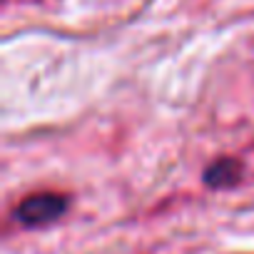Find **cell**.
<instances>
[{
  "mask_svg": "<svg viewBox=\"0 0 254 254\" xmlns=\"http://www.w3.org/2000/svg\"><path fill=\"white\" fill-rule=\"evenodd\" d=\"M65 209H67V197L55 194V192H43V194H33L23 199L15 207V219L25 227H40L63 217Z\"/></svg>",
  "mask_w": 254,
  "mask_h": 254,
  "instance_id": "obj_1",
  "label": "cell"
},
{
  "mask_svg": "<svg viewBox=\"0 0 254 254\" xmlns=\"http://www.w3.org/2000/svg\"><path fill=\"white\" fill-rule=\"evenodd\" d=\"M239 177H242V167L237 160H219L204 172V182L214 190L234 187L239 182Z\"/></svg>",
  "mask_w": 254,
  "mask_h": 254,
  "instance_id": "obj_2",
  "label": "cell"
}]
</instances>
